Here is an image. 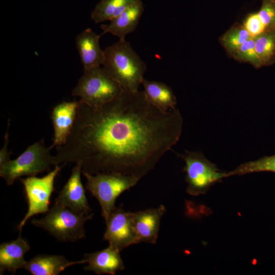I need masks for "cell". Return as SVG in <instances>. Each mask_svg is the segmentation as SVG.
Masks as SVG:
<instances>
[{"label": "cell", "instance_id": "20", "mask_svg": "<svg viewBox=\"0 0 275 275\" xmlns=\"http://www.w3.org/2000/svg\"><path fill=\"white\" fill-rule=\"evenodd\" d=\"M257 53L262 64L268 65L275 57V29L266 30L254 38Z\"/></svg>", "mask_w": 275, "mask_h": 275}, {"label": "cell", "instance_id": "16", "mask_svg": "<svg viewBox=\"0 0 275 275\" xmlns=\"http://www.w3.org/2000/svg\"><path fill=\"white\" fill-rule=\"evenodd\" d=\"M28 241L19 233L16 240L3 242L0 245V272L5 270L14 273L18 269L23 268L27 262L24 255L30 251Z\"/></svg>", "mask_w": 275, "mask_h": 275}, {"label": "cell", "instance_id": "24", "mask_svg": "<svg viewBox=\"0 0 275 275\" xmlns=\"http://www.w3.org/2000/svg\"><path fill=\"white\" fill-rule=\"evenodd\" d=\"M258 13L267 30L274 28V0H262V5Z\"/></svg>", "mask_w": 275, "mask_h": 275}, {"label": "cell", "instance_id": "23", "mask_svg": "<svg viewBox=\"0 0 275 275\" xmlns=\"http://www.w3.org/2000/svg\"><path fill=\"white\" fill-rule=\"evenodd\" d=\"M233 54L236 59L250 63L256 67L263 65L256 50L254 38L251 37Z\"/></svg>", "mask_w": 275, "mask_h": 275}, {"label": "cell", "instance_id": "4", "mask_svg": "<svg viewBox=\"0 0 275 275\" xmlns=\"http://www.w3.org/2000/svg\"><path fill=\"white\" fill-rule=\"evenodd\" d=\"M124 89L103 67L84 70L81 76L72 91L79 102L91 106L108 102L119 96Z\"/></svg>", "mask_w": 275, "mask_h": 275}, {"label": "cell", "instance_id": "9", "mask_svg": "<svg viewBox=\"0 0 275 275\" xmlns=\"http://www.w3.org/2000/svg\"><path fill=\"white\" fill-rule=\"evenodd\" d=\"M106 229L103 239L121 251L137 244L132 223V212L126 211L120 205L111 212L105 222Z\"/></svg>", "mask_w": 275, "mask_h": 275}, {"label": "cell", "instance_id": "5", "mask_svg": "<svg viewBox=\"0 0 275 275\" xmlns=\"http://www.w3.org/2000/svg\"><path fill=\"white\" fill-rule=\"evenodd\" d=\"M49 148L41 139L29 146L17 158L10 159L0 167V176L8 185L22 176H36L39 173L49 171L56 166L54 157L51 155Z\"/></svg>", "mask_w": 275, "mask_h": 275}, {"label": "cell", "instance_id": "18", "mask_svg": "<svg viewBox=\"0 0 275 275\" xmlns=\"http://www.w3.org/2000/svg\"><path fill=\"white\" fill-rule=\"evenodd\" d=\"M142 85L145 98L152 105L163 112L175 108L176 98L172 89L166 84L144 78Z\"/></svg>", "mask_w": 275, "mask_h": 275}, {"label": "cell", "instance_id": "21", "mask_svg": "<svg viewBox=\"0 0 275 275\" xmlns=\"http://www.w3.org/2000/svg\"><path fill=\"white\" fill-rule=\"evenodd\" d=\"M262 172L275 173V154L264 156L256 160L243 163L234 170L227 172V177L235 175Z\"/></svg>", "mask_w": 275, "mask_h": 275}, {"label": "cell", "instance_id": "27", "mask_svg": "<svg viewBox=\"0 0 275 275\" xmlns=\"http://www.w3.org/2000/svg\"><path fill=\"white\" fill-rule=\"evenodd\" d=\"M274 29H275V26H274Z\"/></svg>", "mask_w": 275, "mask_h": 275}, {"label": "cell", "instance_id": "22", "mask_svg": "<svg viewBox=\"0 0 275 275\" xmlns=\"http://www.w3.org/2000/svg\"><path fill=\"white\" fill-rule=\"evenodd\" d=\"M251 37L243 26L234 28L227 32L222 39L224 46L232 54Z\"/></svg>", "mask_w": 275, "mask_h": 275}, {"label": "cell", "instance_id": "8", "mask_svg": "<svg viewBox=\"0 0 275 275\" xmlns=\"http://www.w3.org/2000/svg\"><path fill=\"white\" fill-rule=\"evenodd\" d=\"M65 164L63 163L61 166H56L53 170L41 178L33 176L24 179L20 178L24 187L28 210L17 226L19 233H21L22 228L31 217L49 210L50 199L54 190V180Z\"/></svg>", "mask_w": 275, "mask_h": 275}, {"label": "cell", "instance_id": "15", "mask_svg": "<svg viewBox=\"0 0 275 275\" xmlns=\"http://www.w3.org/2000/svg\"><path fill=\"white\" fill-rule=\"evenodd\" d=\"M144 11V5L139 0L118 16L109 21L107 24H102L101 35L110 33L119 38V40H125V37L136 29Z\"/></svg>", "mask_w": 275, "mask_h": 275}, {"label": "cell", "instance_id": "28", "mask_svg": "<svg viewBox=\"0 0 275 275\" xmlns=\"http://www.w3.org/2000/svg\"><path fill=\"white\" fill-rule=\"evenodd\" d=\"M275 1V0H274Z\"/></svg>", "mask_w": 275, "mask_h": 275}, {"label": "cell", "instance_id": "17", "mask_svg": "<svg viewBox=\"0 0 275 275\" xmlns=\"http://www.w3.org/2000/svg\"><path fill=\"white\" fill-rule=\"evenodd\" d=\"M85 263L84 259L73 261L61 255L43 254L35 256L27 261L24 269L33 275H58L70 266Z\"/></svg>", "mask_w": 275, "mask_h": 275}, {"label": "cell", "instance_id": "6", "mask_svg": "<svg viewBox=\"0 0 275 275\" xmlns=\"http://www.w3.org/2000/svg\"><path fill=\"white\" fill-rule=\"evenodd\" d=\"M87 180L86 188L98 200L105 222L116 208L117 198L135 186L139 178L119 173H82Z\"/></svg>", "mask_w": 275, "mask_h": 275}, {"label": "cell", "instance_id": "14", "mask_svg": "<svg viewBox=\"0 0 275 275\" xmlns=\"http://www.w3.org/2000/svg\"><path fill=\"white\" fill-rule=\"evenodd\" d=\"M101 35L96 33L90 28H87L76 36V47L84 70L102 65L104 59V51L101 48L99 43Z\"/></svg>", "mask_w": 275, "mask_h": 275}, {"label": "cell", "instance_id": "26", "mask_svg": "<svg viewBox=\"0 0 275 275\" xmlns=\"http://www.w3.org/2000/svg\"><path fill=\"white\" fill-rule=\"evenodd\" d=\"M8 125L7 131L6 132L4 137L5 143L0 151V167L3 166L10 159V156L11 154L10 152H9L8 149L9 143L8 128L10 125L9 121L8 122Z\"/></svg>", "mask_w": 275, "mask_h": 275}, {"label": "cell", "instance_id": "25", "mask_svg": "<svg viewBox=\"0 0 275 275\" xmlns=\"http://www.w3.org/2000/svg\"><path fill=\"white\" fill-rule=\"evenodd\" d=\"M243 26L252 38H255L267 30L258 12L249 15Z\"/></svg>", "mask_w": 275, "mask_h": 275}, {"label": "cell", "instance_id": "10", "mask_svg": "<svg viewBox=\"0 0 275 275\" xmlns=\"http://www.w3.org/2000/svg\"><path fill=\"white\" fill-rule=\"evenodd\" d=\"M82 168L76 164L72 170L67 182L56 199L54 202L59 203L74 212L83 215L92 213L81 180Z\"/></svg>", "mask_w": 275, "mask_h": 275}, {"label": "cell", "instance_id": "12", "mask_svg": "<svg viewBox=\"0 0 275 275\" xmlns=\"http://www.w3.org/2000/svg\"><path fill=\"white\" fill-rule=\"evenodd\" d=\"M79 101H63L56 105L51 115L54 136L52 144L49 147L63 145L69 136L76 119Z\"/></svg>", "mask_w": 275, "mask_h": 275}, {"label": "cell", "instance_id": "2", "mask_svg": "<svg viewBox=\"0 0 275 275\" xmlns=\"http://www.w3.org/2000/svg\"><path fill=\"white\" fill-rule=\"evenodd\" d=\"M102 64L106 72L126 91L136 92L144 79L146 63L125 40L107 47Z\"/></svg>", "mask_w": 275, "mask_h": 275}, {"label": "cell", "instance_id": "3", "mask_svg": "<svg viewBox=\"0 0 275 275\" xmlns=\"http://www.w3.org/2000/svg\"><path fill=\"white\" fill-rule=\"evenodd\" d=\"M93 215L78 214L54 202L44 217L33 219L31 223L47 231L59 241L75 242L85 237L84 225Z\"/></svg>", "mask_w": 275, "mask_h": 275}, {"label": "cell", "instance_id": "19", "mask_svg": "<svg viewBox=\"0 0 275 275\" xmlns=\"http://www.w3.org/2000/svg\"><path fill=\"white\" fill-rule=\"evenodd\" d=\"M139 0H101L91 14L96 23L111 21Z\"/></svg>", "mask_w": 275, "mask_h": 275}, {"label": "cell", "instance_id": "7", "mask_svg": "<svg viewBox=\"0 0 275 275\" xmlns=\"http://www.w3.org/2000/svg\"><path fill=\"white\" fill-rule=\"evenodd\" d=\"M176 154L185 162L186 192L192 196L205 194L211 186L227 177V172L218 170L201 152L186 150Z\"/></svg>", "mask_w": 275, "mask_h": 275}, {"label": "cell", "instance_id": "11", "mask_svg": "<svg viewBox=\"0 0 275 275\" xmlns=\"http://www.w3.org/2000/svg\"><path fill=\"white\" fill-rule=\"evenodd\" d=\"M166 212L163 205L132 212V223L137 243H156L161 218Z\"/></svg>", "mask_w": 275, "mask_h": 275}, {"label": "cell", "instance_id": "1", "mask_svg": "<svg viewBox=\"0 0 275 275\" xmlns=\"http://www.w3.org/2000/svg\"><path fill=\"white\" fill-rule=\"evenodd\" d=\"M183 123L178 109H158L143 91L124 90L97 106L80 102L69 136L56 148V166L75 163L82 173H119L141 179L178 142Z\"/></svg>", "mask_w": 275, "mask_h": 275}, {"label": "cell", "instance_id": "13", "mask_svg": "<svg viewBox=\"0 0 275 275\" xmlns=\"http://www.w3.org/2000/svg\"><path fill=\"white\" fill-rule=\"evenodd\" d=\"M120 252L109 244L107 248L101 251L85 254L84 259L87 265L84 268L97 274L114 275L125 269Z\"/></svg>", "mask_w": 275, "mask_h": 275}]
</instances>
